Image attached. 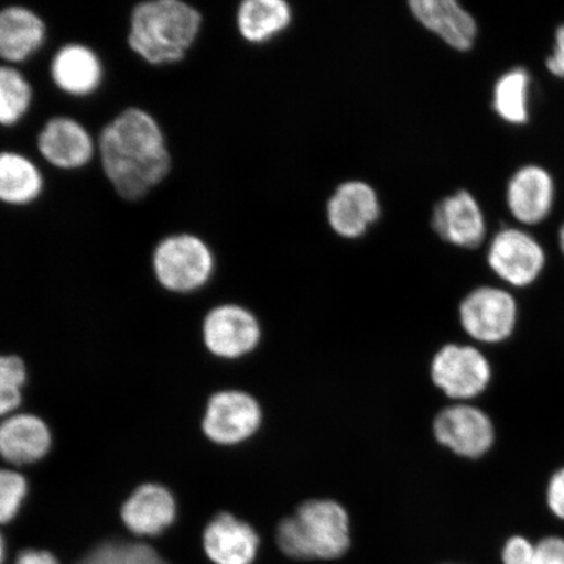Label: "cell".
I'll list each match as a JSON object with an SVG mask.
<instances>
[{"label":"cell","mask_w":564,"mask_h":564,"mask_svg":"<svg viewBox=\"0 0 564 564\" xmlns=\"http://www.w3.org/2000/svg\"><path fill=\"white\" fill-rule=\"evenodd\" d=\"M97 158L112 192L135 204L172 174L173 154L159 119L129 106L106 123L97 137Z\"/></svg>","instance_id":"cell-1"},{"label":"cell","mask_w":564,"mask_h":564,"mask_svg":"<svg viewBox=\"0 0 564 564\" xmlns=\"http://www.w3.org/2000/svg\"><path fill=\"white\" fill-rule=\"evenodd\" d=\"M203 17L182 0H147L130 12L127 45L152 67L178 65L199 39Z\"/></svg>","instance_id":"cell-2"},{"label":"cell","mask_w":564,"mask_h":564,"mask_svg":"<svg viewBox=\"0 0 564 564\" xmlns=\"http://www.w3.org/2000/svg\"><path fill=\"white\" fill-rule=\"evenodd\" d=\"M278 545L289 558L334 561L350 547V519L345 507L334 499H310L281 520Z\"/></svg>","instance_id":"cell-3"},{"label":"cell","mask_w":564,"mask_h":564,"mask_svg":"<svg viewBox=\"0 0 564 564\" xmlns=\"http://www.w3.org/2000/svg\"><path fill=\"white\" fill-rule=\"evenodd\" d=\"M150 262L154 281L162 291L181 297L199 293L216 271L210 246L188 231L161 238L151 251Z\"/></svg>","instance_id":"cell-4"},{"label":"cell","mask_w":564,"mask_h":564,"mask_svg":"<svg viewBox=\"0 0 564 564\" xmlns=\"http://www.w3.org/2000/svg\"><path fill=\"white\" fill-rule=\"evenodd\" d=\"M263 423V409L251 393L238 388H223L209 394L200 430L216 447L241 446L256 435Z\"/></svg>","instance_id":"cell-5"},{"label":"cell","mask_w":564,"mask_h":564,"mask_svg":"<svg viewBox=\"0 0 564 564\" xmlns=\"http://www.w3.org/2000/svg\"><path fill=\"white\" fill-rule=\"evenodd\" d=\"M260 341L262 326L258 317L238 303H220L203 316V347L214 358L237 361L251 355Z\"/></svg>","instance_id":"cell-6"},{"label":"cell","mask_w":564,"mask_h":564,"mask_svg":"<svg viewBox=\"0 0 564 564\" xmlns=\"http://www.w3.org/2000/svg\"><path fill=\"white\" fill-rule=\"evenodd\" d=\"M430 377L446 397L469 400L488 388L491 368L478 349L468 345L448 344L432 359Z\"/></svg>","instance_id":"cell-7"},{"label":"cell","mask_w":564,"mask_h":564,"mask_svg":"<svg viewBox=\"0 0 564 564\" xmlns=\"http://www.w3.org/2000/svg\"><path fill=\"white\" fill-rule=\"evenodd\" d=\"M35 148L47 165L61 172L83 171L97 156V139L74 117L55 116L42 126Z\"/></svg>","instance_id":"cell-8"},{"label":"cell","mask_w":564,"mask_h":564,"mask_svg":"<svg viewBox=\"0 0 564 564\" xmlns=\"http://www.w3.org/2000/svg\"><path fill=\"white\" fill-rule=\"evenodd\" d=\"M517 315V302L512 295L498 288H478L460 305L462 326L479 343L506 340L512 334Z\"/></svg>","instance_id":"cell-9"},{"label":"cell","mask_w":564,"mask_h":564,"mask_svg":"<svg viewBox=\"0 0 564 564\" xmlns=\"http://www.w3.org/2000/svg\"><path fill=\"white\" fill-rule=\"evenodd\" d=\"M545 251L529 232L503 229L492 238L488 263L499 279L518 288L533 284L544 270Z\"/></svg>","instance_id":"cell-10"},{"label":"cell","mask_w":564,"mask_h":564,"mask_svg":"<svg viewBox=\"0 0 564 564\" xmlns=\"http://www.w3.org/2000/svg\"><path fill=\"white\" fill-rule=\"evenodd\" d=\"M53 447V430L40 415L18 412L0 420V460L6 467H33L44 462Z\"/></svg>","instance_id":"cell-11"},{"label":"cell","mask_w":564,"mask_h":564,"mask_svg":"<svg viewBox=\"0 0 564 564\" xmlns=\"http://www.w3.org/2000/svg\"><path fill=\"white\" fill-rule=\"evenodd\" d=\"M433 434L443 447L467 458L481 457L494 443V426L488 415L481 409L464 404L443 409L433 422Z\"/></svg>","instance_id":"cell-12"},{"label":"cell","mask_w":564,"mask_h":564,"mask_svg":"<svg viewBox=\"0 0 564 564\" xmlns=\"http://www.w3.org/2000/svg\"><path fill=\"white\" fill-rule=\"evenodd\" d=\"M178 499L164 484L144 482L133 490L119 510L123 527L138 538H158L175 524Z\"/></svg>","instance_id":"cell-13"},{"label":"cell","mask_w":564,"mask_h":564,"mask_svg":"<svg viewBox=\"0 0 564 564\" xmlns=\"http://www.w3.org/2000/svg\"><path fill=\"white\" fill-rule=\"evenodd\" d=\"M380 209L379 196L369 183L348 181L329 197L327 220L337 236L357 239L378 221Z\"/></svg>","instance_id":"cell-14"},{"label":"cell","mask_w":564,"mask_h":564,"mask_svg":"<svg viewBox=\"0 0 564 564\" xmlns=\"http://www.w3.org/2000/svg\"><path fill=\"white\" fill-rule=\"evenodd\" d=\"M48 74L62 94L86 98L101 88L105 67L95 48L83 42H68L53 55Z\"/></svg>","instance_id":"cell-15"},{"label":"cell","mask_w":564,"mask_h":564,"mask_svg":"<svg viewBox=\"0 0 564 564\" xmlns=\"http://www.w3.org/2000/svg\"><path fill=\"white\" fill-rule=\"evenodd\" d=\"M432 227L444 242L462 249H476L486 237L484 212L476 197L465 189L436 204Z\"/></svg>","instance_id":"cell-16"},{"label":"cell","mask_w":564,"mask_h":564,"mask_svg":"<svg viewBox=\"0 0 564 564\" xmlns=\"http://www.w3.org/2000/svg\"><path fill=\"white\" fill-rule=\"evenodd\" d=\"M203 547L215 564H252L259 553L260 539L247 521L223 511L204 528Z\"/></svg>","instance_id":"cell-17"},{"label":"cell","mask_w":564,"mask_h":564,"mask_svg":"<svg viewBox=\"0 0 564 564\" xmlns=\"http://www.w3.org/2000/svg\"><path fill=\"white\" fill-rule=\"evenodd\" d=\"M409 10L425 30L454 51L468 52L474 47L477 21L456 0H412Z\"/></svg>","instance_id":"cell-18"},{"label":"cell","mask_w":564,"mask_h":564,"mask_svg":"<svg viewBox=\"0 0 564 564\" xmlns=\"http://www.w3.org/2000/svg\"><path fill=\"white\" fill-rule=\"evenodd\" d=\"M47 26L37 12L25 6H9L0 10V61L4 65H21L46 44Z\"/></svg>","instance_id":"cell-19"},{"label":"cell","mask_w":564,"mask_h":564,"mask_svg":"<svg viewBox=\"0 0 564 564\" xmlns=\"http://www.w3.org/2000/svg\"><path fill=\"white\" fill-rule=\"evenodd\" d=\"M554 197L553 176L541 166L519 169L507 186V206L511 215L524 225L545 221L553 209Z\"/></svg>","instance_id":"cell-20"},{"label":"cell","mask_w":564,"mask_h":564,"mask_svg":"<svg viewBox=\"0 0 564 564\" xmlns=\"http://www.w3.org/2000/svg\"><path fill=\"white\" fill-rule=\"evenodd\" d=\"M40 166L18 151L0 152V203L11 208L31 207L45 193Z\"/></svg>","instance_id":"cell-21"},{"label":"cell","mask_w":564,"mask_h":564,"mask_svg":"<svg viewBox=\"0 0 564 564\" xmlns=\"http://www.w3.org/2000/svg\"><path fill=\"white\" fill-rule=\"evenodd\" d=\"M292 20V7L284 0H245L236 13L239 34L253 45L276 39L288 30Z\"/></svg>","instance_id":"cell-22"},{"label":"cell","mask_w":564,"mask_h":564,"mask_svg":"<svg viewBox=\"0 0 564 564\" xmlns=\"http://www.w3.org/2000/svg\"><path fill=\"white\" fill-rule=\"evenodd\" d=\"M529 87L531 76L524 68L507 70L492 90V108L510 124H525L529 119Z\"/></svg>","instance_id":"cell-23"},{"label":"cell","mask_w":564,"mask_h":564,"mask_svg":"<svg viewBox=\"0 0 564 564\" xmlns=\"http://www.w3.org/2000/svg\"><path fill=\"white\" fill-rule=\"evenodd\" d=\"M32 83L15 66L0 65V126L15 127L31 111Z\"/></svg>","instance_id":"cell-24"},{"label":"cell","mask_w":564,"mask_h":564,"mask_svg":"<svg viewBox=\"0 0 564 564\" xmlns=\"http://www.w3.org/2000/svg\"><path fill=\"white\" fill-rule=\"evenodd\" d=\"M77 564H171L156 549L141 542L104 541L83 556Z\"/></svg>","instance_id":"cell-25"},{"label":"cell","mask_w":564,"mask_h":564,"mask_svg":"<svg viewBox=\"0 0 564 564\" xmlns=\"http://www.w3.org/2000/svg\"><path fill=\"white\" fill-rule=\"evenodd\" d=\"M31 484L23 470L0 467V525L11 524L30 498Z\"/></svg>","instance_id":"cell-26"},{"label":"cell","mask_w":564,"mask_h":564,"mask_svg":"<svg viewBox=\"0 0 564 564\" xmlns=\"http://www.w3.org/2000/svg\"><path fill=\"white\" fill-rule=\"evenodd\" d=\"M30 380L26 362L18 355H0V387L24 388Z\"/></svg>","instance_id":"cell-27"},{"label":"cell","mask_w":564,"mask_h":564,"mask_svg":"<svg viewBox=\"0 0 564 564\" xmlns=\"http://www.w3.org/2000/svg\"><path fill=\"white\" fill-rule=\"evenodd\" d=\"M532 564H564V540L549 538L534 546Z\"/></svg>","instance_id":"cell-28"},{"label":"cell","mask_w":564,"mask_h":564,"mask_svg":"<svg viewBox=\"0 0 564 564\" xmlns=\"http://www.w3.org/2000/svg\"><path fill=\"white\" fill-rule=\"evenodd\" d=\"M534 546L523 538H512L503 549L505 564H532Z\"/></svg>","instance_id":"cell-29"},{"label":"cell","mask_w":564,"mask_h":564,"mask_svg":"<svg viewBox=\"0 0 564 564\" xmlns=\"http://www.w3.org/2000/svg\"><path fill=\"white\" fill-rule=\"evenodd\" d=\"M547 503L556 517L564 519V468L549 484Z\"/></svg>","instance_id":"cell-30"},{"label":"cell","mask_w":564,"mask_h":564,"mask_svg":"<svg viewBox=\"0 0 564 564\" xmlns=\"http://www.w3.org/2000/svg\"><path fill=\"white\" fill-rule=\"evenodd\" d=\"M550 74L564 79V24L555 32V45L553 54L546 59Z\"/></svg>","instance_id":"cell-31"},{"label":"cell","mask_w":564,"mask_h":564,"mask_svg":"<svg viewBox=\"0 0 564 564\" xmlns=\"http://www.w3.org/2000/svg\"><path fill=\"white\" fill-rule=\"evenodd\" d=\"M15 564H59L46 550L26 549L19 553Z\"/></svg>","instance_id":"cell-32"},{"label":"cell","mask_w":564,"mask_h":564,"mask_svg":"<svg viewBox=\"0 0 564 564\" xmlns=\"http://www.w3.org/2000/svg\"><path fill=\"white\" fill-rule=\"evenodd\" d=\"M6 556V541L2 533H0V564H3Z\"/></svg>","instance_id":"cell-33"},{"label":"cell","mask_w":564,"mask_h":564,"mask_svg":"<svg viewBox=\"0 0 564 564\" xmlns=\"http://www.w3.org/2000/svg\"><path fill=\"white\" fill-rule=\"evenodd\" d=\"M560 245H561V250H562L563 256H564V225H563V227L560 230Z\"/></svg>","instance_id":"cell-34"}]
</instances>
